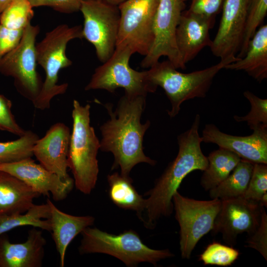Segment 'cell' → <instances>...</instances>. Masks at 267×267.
Returning a JSON list of instances; mask_svg holds the SVG:
<instances>
[{"label":"cell","instance_id":"obj_21","mask_svg":"<svg viewBox=\"0 0 267 267\" xmlns=\"http://www.w3.org/2000/svg\"><path fill=\"white\" fill-rule=\"evenodd\" d=\"M40 196L19 178L0 170V218L25 213Z\"/></svg>","mask_w":267,"mask_h":267},{"label":"cell","instance_id":"obj_25","mask_svg":"<svg viewBox=\"0 0 267 267\" xmlns=\"http://www.w3.org/2000/svg\"><path fill=\"white\" fill-rule=\"evenodd\" d=\"M254 163L241 159L229 175L209 191L211 199L224 200L243 197L248 185Z\"/></svg>","mask_w":267,"mask_h":267},{"label":"cell","instance_id":"obj_28","mask_svg":"<svg viewBox=\"0 0 267 267\" xmlns=\"http://www.w3.org/2000/svg\"><path fill=\"white\" fill-rule=\"evenodd\" d=\"M33 8L28 0H14L0 13V24L24 30L34 16Z\"/></svg>","mask_w":267,"mask_h":267},{"label":"cell","instance_id":"obj_37","mask_svg":"<svg viewBox=\"0 0 267 267\" xmlns=\"http://www.w3.org/2000/svg\"><path fill=\"white\" fill-rule=\"evenodd\" d=\"M23 31L9 29L0 24V59L18 45Z\"/></svg>","mask_w":267,"mask_h":267},{"label":"cell","instance_id":"obj_32","mask_svg":"<svg viewBox=\"0 0 267 267\" xmlns=\"http://www.w3.org/2000/svg\"><path fill=\"white\" fill-rule=\"evenodd\" d=\"M244 198L261 202L267 206V164H254L252 176Z\"/></svg>","mask_w":267,"mask_h":267},{"label":"cell","instance_id":"obj_22","mask_svg":"<svg viewBox=\"0 0 267 267\" xmlns=\"http://www.w3.org/2000/svg\"><path fill=\"white\" fill-rule=\"evenodd\" d=\"M224 69L244 71L259 82L267 78V25L261 26L248 44L242 58L226 65Z\"/></svg>","mask_w":267,"mask_h":267},{"label":"cell","instance_id":"obj_4","mask_svg":"<svg viewBox=\"0 0 267 267\" xmlns=\"http://www.w3.org/2000/svg\"><path fill=\"white\" fill-rule=\"evenodd\" d=\"M236 60H221L217 64L189 73L178 71L168 60L157 62L147 71L148 79L156 88H162L171 104V118L177 116L181 104L195 98H204L216 75L227 64Z\"/></svg>","mask_w":267,"mask_h":267},{"label":"cell","instance_id":"obj_16","mask_svg":"<svg viewBox=\"0 0 267 267\" xmlns=\"http://www.w3.org/2000/svg\"><path fill=\"white\" fill-rule=\"evenodd\" d=\"M202 142L217 144L230 151L241 159L252 163L267 164V130L253 131L247 136L228 134L214 124L205 125L201 137Z\"/></svg>","mask_w":267,"mask_h":267},{"label":"cell","instance_id":"obj_17","mask_svg":"<svg viewBox=\"0 0 267 267\" xmlns=\"http://www.w3.org/2000/svg\"><path fill=\"white\" fill-rule=\"evenodd\" d=\"M70 137L69 128L64 123H56L39 138L33 148V155L40 164L64 180L72 179L67 173Z\"/></svg>","mask_w":267,"mask_h":267},{"label":"cell","instance_id":"obj_9","mask_svg":"<svg viewBox=\"0 0 267 267\" xmlns=\"http://www.w3.org/2000/svg\"><path fill=\"white\" fill-rule=\"evenodd\" d=\"M40 30L38 25L29 24L18 45L0 59V73L13 78L18 92L32 103L43 84L36 68V40Z\"/></svg>","mask_w":267,"mask_h":267},{"label":"cell","instance_id":"obj_11","mask_svg":"<svg viewBox=\"0 0 267 267\" xmlns=\"http://www.w3.org/2000/svg\"><path fill=\"white\" fill-rule=\"evenodd\" d=\"M80 10L84 20L83 38L93 44L97 58L104 63L116 48L120 20L119 7L104 0H82Z\"/></svg>","mask_w":267,"mask_h":267},{"label":"cell","instance_id":"obj_14","mask_svg":"<svg viewBox=\"0 0 267 267\" xmlns=\"http://www.w3.org/2000/svg\"><path fill=\"white\" fill-rule=\"evenodd\" d=\"M250 0H224L216 35L210 46L213 54L221 60L239 59V51Z\"/></svg>","mask_w":267,"mask_h":267},{"label":"cell","instance_id":"obj_24","mask_svg":"<svg viewBox=\"0 0 267 267\" xmlns=\"http://www.w3.org/2000/svg\"><path fill=\"white\" fill-rule=\"evenodd\" d=\"M109 195L117 206L135 211L140 218L145 207V199L136 191L130 177L114 173L107 177Z\"/></svg>","mask_w":267,"mask_h":267},{"label":"cell","instance_id":"obj_23","mask_svg":"<svg viewBox=\"0 0 267 267\" xmlns=\"http://www.w3.org/2000/svg\"><path fill=\"white\" fill-rule=\"evenodd\" d=\"M208 165L203 171L200 184L206 191L215 188L232 172L241 158L234 153L220 148L207 156Z\"/></svg>","mask_w":267,"mask_h":267},{"label":"cell","instance_id":"obj_34","mask_svg":"<svg viewBox=\"0 0 267 267\" xmlns=\"http://www.w3.org/2000/svg\"><path fill=\"white\" fill-rule=\"evenodd\" d=\"M245 242L246 247L257 250L267 260V215L265 209L259 226L253 233L247 235Z\"/></svg>","mask_w":267,"mask_h":267},{"label":"cell","instance_id":"obj_18","mask_svg":"<svg viewBox=\"0 0 267 267\" xmlns=\"http://www.w3.org/2000/svg\"><path fill=\"white\" fill-rule=\"evenodd\" d=\"M214 19L183 10L176 32L177 46L183 63L185 65L205 47L210 46L212 41L209 31Z\"/></svg>","mask_w":267,"mask_h":267},{"label":"cell","instance_id":"obj_38","mask_svg":"<svg viewBox=\"0 0 267 267\" xmlns=\"http://www.w3.org/2000/svg\"><path fill=\"white\" fill-rule=\"evenodd\" d=\"M14 0H0V13Z\"/></svg>","mask_w":267,"mask_h":267},{"label":"cell","instance_id":"obj_8","mask_svg":"<svg viewBox=\"0 0 267 267\" xmlns=\"http://www.w3.org/2000/svg\"><path fill=\"white\" fill-rule=\"evenodd\" d=\"M172 201L180 228L181 257L189 259L199 240L212 230L222 201L217 198L196 200L185 197L178 191L174 194Z\"/></svg>","mask_w":267,"mask_h":267},{"label":"cell","instance_id":"obj_39","mask_svg":"<svg viewBox=\"0 0 267 267\" xmlns=\"http://www.w3.org/2000/svg\"><path fill=\"white\" fill-rule=\"evenodd\" d=\"M108 3L118 6L127 0H104Z\"/></svg>","mask_w":267,"mask_h":267},{"label":"cell","instance_id":"obj_6","mask_svg":"<svg viewBox=\"0 0 267 267\" xmlns=\"http://www.w3.org/2000/svg\"><path fill=\"white\" fill-rule=\"evenodd\" d=\"M79 247L81 254L102 253L113 256L128 267L141 263L156 265L161 260L174 256L168 249H153L148 247L133 230L114 234L90 226L82 233Z\"/></svg>","mask_w":267,"mask_h":267},{"label":"cell","instance_id":"obj_26","mask_svg":"<svg viewBox=\"0 0 267 267\" xmlns=\"http://www.w3.org/2000/svg\"><path fill=\"white\" fill-rule=\"evenodd\" d=\"M48 204H34L26 212L0 218V235L16 227L31 225L50 232Z\"/></svg>","mask_w":267,"mask_h":267},{"label":"cell","instance_id":"obj_2","mask_svg":"<svg viewBox=\"0 0 267 267\" xmlns=\"http://www.w3.org/2000/svg\"><path fill=\"white\" fill-rule=\"evenodd\" d=\"M200 123V117L196 114L190 128L178 135L176 157L146 194L148 197L145 199L144 222L149 227H153L160 218L171 215L174 209L173 195L186 176L196 170L203 171L208 165L207 157L201 148L202 141L198 133Z\"/></svg>","mask_w":267,"mask_h":267},{"label":"cell","instance_id":"obj_15","mask_svg":"<svg viewBox=\"0 0 267 267\" xmlns=\"http://www.w3.org/2000/svg\"><path fill=\"white\" fill-rule=\"evenodd\" d=\"M0 170L19 178L40 195L51 194L54 200L60 201L66 198L73 189V178L64 180L47 170L31 158L16 162L0 164Z\"/></svg>","mask_w":267,"mask_h":267},{"label":"cell","instance_id":"obj_31","mask_svg":"<svg viewBox=\"0 0 267 267\" xmlns=\"http://www.w3.org/2000/svg\"><path fill=\"white\" fill-rule=\"evenodd\" d=\"M239 255V251L232 246L214 242L208 245L200 255L199 260L205 265L226 267L233 264Z\"/></svg>","mask_w":267,"mask_h":267},{"label":"cell","instance_id":"obj_20","mask_svg":"<svg viewBox=\"0 0 267 267\" xmlns=\"http://www.w3.org/2000/svg\"><path fill=\"white\" fill-rule=\"evenodd\" d=\"M50 208V232L60 258V266L64 267L68 246L79 233L92 225L94 218L91 216H76L59 210L47 199Z\"/></svg>","mask_w":267,"mask_h":267},{"label":"cell","instance_id":"obj_10","mask_svg":"<svg viewBox=\"0 0 267 267\" xmlns=\"http://www.w3.org/2000/svg\"><path fill=\"white\" fill-rule=\"evenodd\" d=\"M159 1L127 0L118 5L120 20L116 46H127L134 54H148L154 40V24Z\"/></svg>","mask_w":267,"mask_h":267},{"label":"cell","instance_id":"obj_40","mask_svg":"<svg viewBox=\"0 0 267 267\" xmlns=\"http://www.w3.org/2000/svg\"><path fill=\"white\" fill-rule=\"evenodd\" d=\"M182 0L184 1H185V0Z\"/></svg>","mask_w":267,"mask_h":267},{"label":"cell","instance_id":"obj_19","mask_svg":"<svg viewBox=\"0 0 267 267\" xmlns=\"http://www.w3.org/2000/svg\"><path fill=\"white\" fill-rule=\"evenodd\" d=\"M46 243L42 229L35 227L22 243H12L5 233L0 235V267H42Z\"/></svg>","mask_w":267,"mask_h":267},{"label":"cell","instance_id":"obj_12","mask_svg":"<svg viewBox=\"0 0 267 267\" xmlns=\"http://www.w3.org/2000/svg\"><path fill=\"white\" fill-rule=\"evenodd\" d=\"M184 8L182 0H159L154 20L153 44L141 61L142 67L150 68L165 56L176 68H185L176 42V29Z\"/></svg>","mask_w":267,"mask_h":267},{"label":"cell","instance_id":"obj_29","mask_svg":"<svg viewBox=\"0 0 267 267\" xmlns=\"http://www.w3.org/2000/svg\"><path fill=\"white\" fill-rule=\"evenodd\" d=\"M267 14V0H250L238 58L245 54L250 41Z\"/></svg>","mask_w":267,"mask_h":267},{"label":"cell","instance_id":"obj_7","mask_svg":"<svg viewBox=\"0 0 267 267\" xmlns=\"http://www.w3.org/2000/svg\"><path fill=\"white\" fill-rule=\"evenodd\" d=\"M134 54L127 46H116L111 57L103 64L97 67L85 89H104L114 92L120 88L125 94L146 96L154 92L157 88L149 81L147 71H137L129 64Z\"/></svg>","mask_w":267,"mask_h":267},{"label":"cell","instance_id":"obj_13","mask_svg":"<svg viewBox=\"0 0 267 267\" xmlns=\"http://www.w3.org/2000/svg\"><path fill=\"white\" fill-rule=\"evenodd\" d=\"M221 206L212 229L221 233L227 244L233 246L238 235L253 233L259 226L265 207L260 202L243 197L221 200Z\"/></svg>","mask_w":267,"mask_h":267},{"label":"cell","instance_id":"obj_3","mask_svg":"<svg viewBox=\"0 0 267 267\" xmlns=\"http://www.w3.org/2000/svg\"><path fill=\"white\" fill-rule=\"evenodd\" d=\"M89 104L82 105L74 100L73 128L68 154V168L74 185L80 192L89 194L94 188L99 172L97 155L100 141L90 124Z\"/></svg>","mask_w":267,"mask_h":267},{"label":"cell","instance_id":"obj_35","mask_svg":"<svg viewBox=\"0 0 267 267\" xmlns=\"http://www.w3.org/2000/svg\"><path fill=\"white\" fill-rule=\"evenodd\" d=\"M224 0H191L188 11L208 18L215 19L222 11Z\"/></svg>","mask_w":267,"mask_h":267},{"label":"cell","instance_id":"obj_27","mask_svg":"<svg viewBox=\"0 0 267 267\" xmlns=\"http://www.w3.org/2000/svg\"><path fill=\"white\" fill-rule=\"evenodd\" d=\"M39 136L30 130L19 138L0 142V164L16 162L33 156V148Z\"/></svg>","mask_w":267,"mask_h":267},{"label":"cell","instance_id":"obj_30","mask_svg":"<svg viewBox=\"0 0 267 267\" xmlns=\"http://www.w3.org/2000/svg\"><path fill=\"white\" fill-rule=\"evenodd\" d=\"M243 95L251 105L250 111L244 116L235 115L237 122H246L251 130H267V99L261 98L246 90Z\"/></svg>","mask_w":267,"mask_h":267},{"label":"cell","instance_id":"obj_36","mask_svg":"<svg viewBox=\"0 0 267 267\" xmlns=\"http://www.w3.org/2000/svg\"><path fill=\"white\" fill-rule=\"evenodd\" d=\"M33 7L48 6L63 13L80 10L82 0H28Z\"/></svg>","mask_w":267,"mask_h":267},{"label":"cell","instance_id":"obj_5","mask_svg":"<svg viewBox=\"0 0 267 267\" xmlns=\"http://www.w3.org/2000/svg\"><path fill=\"white\" fill-rule=\"evenodd\" d=\"M82 38L81 25L69 27L61 24L47 32L44 38L36 44L37 64L44 70L45 78L39 96L32 103L35 107L48 109L54 96L66 92L68 84H58V79L60 70L72 64L66 54L67 45L73 39Z\"/></svg>","mask_w":267,"mask_h":267},{"label":"cell","instance_id":"obj_33","mask_svg":"<svg viewBox=\"0 0 267 267\" xmlns=\"http://www.w3.org/2000/svg\"><path fill=\"white\" fill-rule=\"evenodd\" d=\"M11 107V100L0 94V130L20 137L25 133L26 130L22 128L17 123L12 113Z\"/></svg>","mask_w":267,"mask_h":267},{"label":"cell","instance_id":"obj_1","mask_svg":"<svg viewBox=\"0 0 267 267\" xmlns=\"http://www.w3.org/2000/svg\"><path fill=\"white\" fill-rule=\"evenodd\" d=\"M145 103L146 96L125 94L114 111L111 104L105 105L110 118L100 128V149L112 153L114 160L112 169L119 167L124 177H130L137 164L154 166L156 163L143 152V137L150 125L148 120L144 124L140 121Z\"/></svg>","mask_w":267,"mask_h":267}]
</instances>
